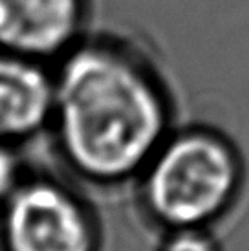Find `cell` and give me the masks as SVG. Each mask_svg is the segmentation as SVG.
<instances>
[{"instance_id":"cell-1","label":"cell","mask_w":249,"mask_h":251,"mask_svg":"<svg viewBox=\"0 0 249 251\" xmlns=\"http://www.w3.org/2000/svg\"><path fill=\"white\" fill-rule=\"evenodd\" d=\"M50 130L62 163L99 187L136 181L173 132V96L156 64L116 35H86L53 64Z\"/></svg>"},{"instance_id":"cell-6","label":"cell","mask_w":249,"mask_h":251,"mask_svg":"<svg viewBox=\"0 0 249 251\" xmlns=\"http://www.w3.org/2000/svg\"><path fill=\"white\" fill-rule=\"evenodd\" d=\"M156 251H224L211 227H180L163 231Z\"/></svg>"},{"instance_id":"cell-5","label":"cell","mask_w":249,"mask_h":251,"mask_svg":"<svg viewBox=\"0 0 249 251\" xmlns=\"http://www.w3.org/2000/svg\"><path fill=\"white\" fill-rule=\"evenodd\" d=\"M53 103V64L0 48V140L17 145L48 132Z\"/></svg>"},{"instance_id":"cell-3","label":"cell","mask_w":249,"mask_h":251,"mask_svg":"<svg viewBox=\"0 0 249 251\" xmlns=\"http://www.w3.org/2000/svg\"><path fill=\"white\" fill-rule=\"evenodd\" d=\"M2 251H101L94 205L70 180L26 175L0 207Z\"/></svg>"},{"instance_id":"cell-4","label":"cell","mask_w":249,"mask_h":251,"mask_svg":"<svg viewBox=\"0 0 249 251\" xmlns=\"http://www.w3.org/2000/svg\"><path fill=\"white\" fill-rule=\"evenodd\" d=\"M88 0H0V48L55 64L86 33Z\"/></svg>"},{"instance_id":"cell-2","label":"cell","mask_w":249,"mask_h":251,"mask_svg":"<svg viewBox=\"0 0 249 251\" xmlns=\"http://www.w3.org/2000/svg\"><path fill=\"white\" fill-rule=\"evenodd\" d=\"M240 151L207 125L173 128L136 178L138 202L158 229L211 227L244 189Z\"/></svg>"},{"instance_id":"cell-7","label":"cell","mask_w":249,"mask_h":251,"mask_svg":"<svg viewBox=\"0 0 249 251\" xmlns=\"http://www.w3.org/2000/svg\"><path fill=\"white\" fill-rule=\"evenodd\" d=\"M24 167H22L19 154L13 143L0 140V207L13 195V191L24 180Z\"/></svg>"}]
</instances>
